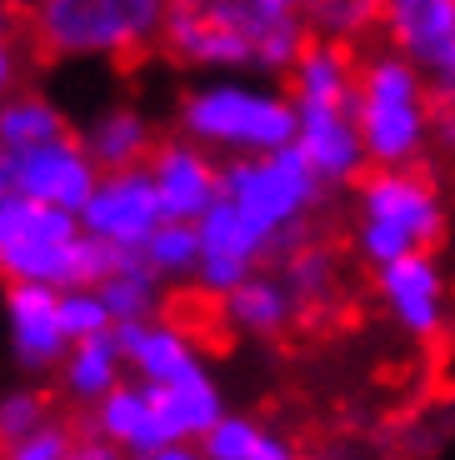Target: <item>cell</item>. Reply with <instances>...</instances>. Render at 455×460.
I'll list each match as a JSON object with an SVG mask.
<instances>
[{"mask_svg": "<svg viewBox=\"0 0 455 460\" xmlns=\"http://www.w3.org/2000/svg\"><path fill=\"white\" fill-rule=\"evenodd\" d=\"M451 230L445 200L415 165H370L355 181L351 245L370 270L410 251H435Z\"/></svg>", "mask_w": 455, "mask_h": 460, "instance_id": "cell-1", "label": "cell"}, {"mask_svg": "<svg viewBox=\"0 0 455 460\" xmlns=\"http://www.w3.org/2000/svg\"><path fill=\"white\" fill-rule=\"evenodd\" d=\"M435 95L425 70L386 40L361 60L355 91V126L365 136L370 165H421L435 140Z\"/></svg>", "mask_w": 455, "mask_h": 460, "instance_id": "cell-2", "label": "cell"}, {"mask_svg": "<svg viewBox=\"0 0 455 460\" xmlns=\"http://www.w3.org/2000/svg\"><path fill=\"white\" fill-rule=\"evenodd\" d=\"M296 101L290 91H271V85L251 81H205L185 91L175 126L181 136L201 140L216 155H265L275 146L296 140Z\"/></svg>", "mask_w": 455, "mask_h": 460, "instance_id": "cell-3", "label": "cell"}, {"mask_svg": "<svg viewBox=\"0 0 455 460\" xmlns=\"http://www.w3.org/2000/svg\"><path fill=\"white\" fill-rule=\"evenodd\" d=\"M220 190L271 230L281 255L300 235H310L316 210L330 200V185L320 181V171L306 161V150L296 140L265 150V155H226L220 161Z\"/></svg>", "mask_w": 455, "mask_h": 460, "instance_id": "cell-4", "label": "cell"}, {"mask_svg": "<svg viewBox=\"0 0 455 460\" xmlns=\"http://www.w3.org/2000/svg\"><path fill=\"white\" fill-rule=\"evenodd\" d=\"M171 0H35V31L56 56L105 60L160 40Z\"/></svg>", "mask_w": 455, "mask_h": 460, "instance_id": "cell-5", "label": "cell"}, {"mask_svg": "<svg viewBox=\"0 0 455 460\" xmlns=\"http://www.w3.org/2000/svg\"><path fill=\"white\" fill-rule=\"evenodd\" d=\"M80 210L50 206L35 196H0V276L46 280V286H85L80 280Z\"/></svg>", "mask_w": 455, "mask_h": 460, "instance_id": "cell-6", "label": "cell"}, {"mask_svg": "<svg viewBox=\"0 0 455 460\" xmlns=\"http://www.w3.org/2000/svg\"><path fill=\"white\" fill-rule=\"evenodd\" d=\"M370 276H376V296L400 335H410L415 345H435L451 331V280H445L435 251H410L400 261L376 265Z\"/></svg>", "mask_w": 455, "mask_h": 460, "instance_id": "cell-7", "label": "cell"}, {"mask_svg": "<svg viewBox=\"0 0 455 460\" xmlns=\"http://www.w3.org/2000/svg\"><path fill=\"white\" fill-rule=\"evenodd\" d=\"M160 220H165V206H160L156 175H150L146 161L101 171L91 200L80 206V226L91 235H101V241L120 245V251H140Z\"/></svg>", "mask_w": 455, "mask_h": 460, "instance_id": "cell-8", "label": "cell"}, {"mask_svg": "<svg viewBox=\"0 0 455 460\" xmlns=\"http://www.w3.org/2000/svg\"><path fill=\"white\" fill-rule=\"evenodd\" d=\"M11 155V185L21 196L50 200V206L80 210L91 200L95 181H101V161L91 155V146L76 136H56L46 146L31 150H5Z\"/></svg>", "mask_w": 455, "mask_h": 460, "instance_id": "cell-9", "label": "cell"}, {"mask_svg": "<svg viewBox=\"0 0 455 460\" xmlns=\"http://www.w3.org/2000/svg\"><path fill=\"white\" fill-rule=\"evenodd\" d=\"M160 40H165V50L191 70H210V75L255 70L251 31H240L236 21H226V15H216V11H195V5H175L171 0V15H165Z\"/></svg>", "mask_w": 455, "mask_h": 460, "instance_id": "cell-10", "label": "cell"}, {"mask_svg": "<svg viewBox=\"0 0 455 460\" xmlns=\"http://www.w3.org/2000/svg\"><path fill=\"white\" fill-rule=\"evenodd\" d=\"M5 321L11 350L25 370H60L70 356V335L60 325V286L46 280H5Z\"/></svg>", "mask_w": 455, "mask_h": 460, "instance_id": "cell-11", "label": "cell"}, {"mask_svg": "<svg viewBox=\"0 0 455 460\" xmlns=\"http://www.w3.org/2000/svg\"><path fill=\"white\" fill-rule=\"evenodd\" d=\"M146 165H150V175H156L165 220H201L205 210L226 196V190H220L216 150H205L201 140H191V136L156 140V150H150Z\"/></svg>", "mask_w": 455, "mask_h": 460, "instance_id": "cell-12", "label": "cell"}, {"mask_svg": "<svg viewBox=\"0 0 455 460\" xmlns=\"http://www.w3.org/2000/svg\"><path fill=\"white\" fill-rule=\"evenodd\" d=\"M296 146L306 150V161L320 171L330 190H345L370 171L365 155V136L355 126V111L345 105H296Z\"/></svg>", "mask_w": 455, "mask_h": 460, "instance_id": "cell-13", "label": "cell"}, {"mask_svg": "<svg viewBox=\"0 0 455 460\" xmlns=\"http://www.w3.org/2000/svg\"><path fill=\"white\" fill-rule=\"evenodd\" d=\"M111 335H115V345L126 350L130 370H136L140 380H150V385H175V380L205 370L201 345L171 321H156V315H150V321H115Z\"/></svg>", "mask_w": 455, "mask_h": 460, "instance_id": "cell-14", "label": "cell"}, {"mask_svg": "<svg viewBox=\"0 0 455 460\" xmlns=\"http://www.w3.org/2000/svg\"><path fill=\"white\" fill-rule=\"evenodd\" d=\"M95 436H105L111 446H120V456H136V460H156L165 446H175L165 420H160V405L156 391L146 380H120L111 395L95 401V420H91Z\"/></svg>", "mask_w": 455, "mask_h": 460, "instance_id": "cell-15", "label": "cell"}, {"mask_svg": "<svg viewBox=\"0 0 455 460\" xmlns=\"http://www.w3.org/2000/svg\"><path fill=\"white\" fill-rule=\"evenodd\" d=\"M380 31L421 70L455 50V0H380Z\"/></svg>", "mask_w": 455, "mask_h": 460, "instance_id": "cell-16", "label": "cell"}, {"mask_svg": "<svg viewBox=\"0 0 455 460\" xmlns=\"http://www.w3.org/2000/svg\"><path fill=\"white\" fill-rule=\"evenodd\" d=\"M290 101L296 105H345L355 111V91H361V60L345 50V40L330 35H310L300 60L290 66Z\"/></svg>", "mask_w": 455, "mask_h": 460, "instance_id": "cell-17", "label": "cell"}, {"mask_svg": "<svg viewBox=\"0 0 455 460\" xmlns=\"http://www.w3.org/2000/svg\"><path fill=\"white\" fill-rule=\"evenodd\" d=\"M220 305H226L230 331L251 335V341H275V335H285L300 315V300L290 296L285 276H265V270L245 276L230 296H220Z\"/></svg>", "mask_w": 455, "mask_h": 460, "instance_id": "cell-18", "label": "cell"}, {"mask_svg": "<svg viewBox=\"0 0 455 460\" xmlns=\"http://www.w3.org/2000/svg\"><path fill=\"white\" fill-rule=\"evenodd\" d=\"M195 226H201V255H220V261L251 265V270H261L271 255H281V245H275L271 230H265L261 220L245 216L230 196H220Z\"/></svg>", "mask_w": 455, "mask_h": 460, "instance_id": "cell-19", "label": "cell"}, {"mask_svg": "<svg viewBox=\"0 0 455 460\" xmlns=\"http://www.w3.org/2000/svg\"><path fill=\"white\" fill-rule=\"evenodd\" d=\"M150 391H156L160 420H165L171 440H185V446H201V440L210 436V426L226 415V395H220V385H216L210 370L185 376V380H175V385H150Z\"/></svg>", "mask_w": 455, "mask_h": 460, "instance_id": "cell-20", "label": "cell"}, {"mask_svg": "<svg viewBox=\"0 0 455 460\" xmlns=\"http://www.w3.org/2000/svg\"><path fill=\"white\" fill-rule=\"evenodd\" d=\"M126 366H130V360H126V350L115 345V335L101 331V335H85V341L70 345V356H66V366H60V376H66L70 401L95 405L101 395H111L115 385H120V370H126Z\"/></svg>", "mask_w": 455, "mask_h": 460, "instance_id": "cell-21", "label": "cell"}, {"mask_svg": "<svg viewBox=\"0 0 455 460\" xmlns=\"http://www.w3.org/2000/svg\"><path fill=\"white\" fill-rule=\"evenodd\" d=\"M85 146H91V155L101 161V171L140 165V161H150V150H156V130H150V120L136 105H111V111H101L91 120Z\"/></svg>", "mask_w": 455, "mask_h": 460, "instance_id": "cell-22", "label": "cell"}, {"mask_svg": "<svg viewBox=\"0 0 455 460\" xmlns=\"http://www.w3.org/2000/svg\"><path fill=\"white\" fill-rule=\"evenodd\" d=\"M205 460H290L296 456V440H285L275 426L255 420V415H220L210 436L201 440Z\"/></svg>", "mask_w": 455, "mask_h": 460, "instance_id": "cell-23", "label": "cell"}, {"mask_svg": "<svg viewBox=\"0 0 455 460\" xmlns=\"http://www.w3.org/2000/svg\"><path fill=\"white\" fill-rule=\"evenodd\" d=\"M160 286H165V280L150 270L146 255L126 251V255H120V265H115L95 290H101L105 311H111L115 321H150V315L160 311Z\"/></svg>", "mask_w": 455, "mask_h": 460, "instance_id": "cell-24", "label": "cell"}, {"mask_svg": "<svg viewBox=\"0 0 455 460\" xmlns=\"http://www.w3.org/2000/svg\"><path fill=\"white\" fill-rule=\"evenodd\" d=\"M281 276L290 286V296L300 300V311H320L335 290V251L326 241H310L300 235L290 251L281 255Z\"/></svg>", "mask_w": 455, "mask_h": 460, "instance_id": "cell-25", "label": "cell"}, {"mask_svg": "<svg viewBox=\"0 0 455 460\" xmlns=\"http://www.w3.org/2000/svg\"><path fill=\"white\" fill-rule=\"evenodd\" d=\"M56 136H70V126L46 95H11V101H0V146L5 150H31Z\"/></svg>", "mask_w": 455, "mask_h": 460, "instance_id": "cell-26", "label": "cell"}, {"mask_svg": "<svg viewBox=\"0 0 455 460\" xmlns=\"http://www.w3.org/2000/svg\"><path fill=\"white\" fill-rule=\"evenodd\" d=\"M160 280H195L201 270V226L195 220H160L150 230V241L140 245Z\"/></svg>", "mask_w": 455, "mask_h": 460, "instance_id": "cell-27", "label": "cell"}, {"mask_svg": "<svg viewBox=\"0 0 455 460\" xmlns=\"http://www.w3.org/2000/svg\"><path fill=\"white\" fill-rule=\"evenodd\" d=\"M310 35H330V40H361L370 25H380V0H316L306 11Z\"/></svg>", "mask_w": 455, "mask_h": 460, "instance_id": "cell-28", "label": "cell"}, {"mask_svg": "<svg viewBox=\"0 0 455 460\" xmlns=\"http://www.w3.org/2000/svg\"><path fill=\"white\" fill-rule=\"evenodd\" d=\"M60 325H66L70 345L85 341V335H101L115 325V315L105 311V300L95 286H66L60 290Z\"/></svg>", "mask_w": 455, "mask_h": 460, "instance_id": "cell-29", "label": "cell"}, {"mask_svg": "<svg viewBox=\"0 0 455 460\" xmlns=\"http://www.w3.org/2000/svg\"><path fill=\"white\" fill-rule=\"evenodd\" d=\"M5 456L11 460H70L76 456V436H70V426H60V420L46 415V420H40L25 440H15Z\"/></svg>", "mask_w": 455, "mask_h": 460, "instance_id": "cell-30", "label": "cell"}, {"mask_svg": "<svg viewBox=\"0 0 455 460\" xmlns=\"http://www.w3.org/2000/svg\"><path fill=\"white\" fill-rule=\"evenodd\" d=\"M40 420H46V401L35 391H11L0 401V446L11 450L15 440H25Z\"/></svg>", "mask_w": 455, "mask_h": 460, "instance_id": "cell-31", "label": "cell"}, {"mask_svg": "<svg viewBox=\"0 0 455 460\" xmlns=\"http://www.w3.org/2000/svg\"><path fill=\"white\" fill-rule=\"evenodd\" d=\"M425 81H431V95H435L441 105H455V50L441 60V66L425 70Z\"/></svg>", "mask_w": 455, "mask_h": 460, "instance_id": "cell-32", "label": "cell"}, {"mask_svg": "<svg viewBox=\"0 0 455 460\" xmlns=\"http://www.w3.org/2000/svg\"><path fill=\"white\" fill-rule=\"evenodd\" d=\"M435 140H441L445 150H455V105L435 101Z\"/></svg>", "mask_w": 455, "mask_h": 460, "instance_id": "cell-33", "label": "cell"}, {"mask_svg": "<svg viewBox=\"0 0 455 460\" xmlns=\"http://www.w3.org/2000/svg\"><path fill=\"white\" fill-rule=\"evenodd\" d=\"M11 81H15V56H11V46L0 40V95L11 91Z\"/></svg>", "mask_w": 455, "mask_h": 460, "instance_id": "cell-34", "label": "cell"}, {"mask_svg": "<svg viewBox=\"0 0 455 460\" xmlns=\"http://www.w3.org/2000/svg\"><path fill=\"white\" fill-rule=\"evenodd\" d=\"M11 155H5V146H0V196H11Z\"/></svg>", "mask_w": 455, "mask_h": 460, "instance_id": "cell-35", "label": "cell"}, {"mask_svg": "<svg viewBox=\"0 0 455 460\" xmlns=\"http://www.w3.org/2000/svg\"><path fill=\"white\" fill-rule=\"evenodd\" d=\"M285 5H296V11H310V5H316V0H285Z\"/></svg>", "mask_w": 455, "mask_h": 460, "instance_id": "cell-36", "label": "cell"}, {"mask_svg": "<svg viewBox=\"0 0 455 460\" xmlns=\"http://www.w3.org/2000/svg\"><path fill=\"white\" fill-rule=\"evenodd\" d=\"M0 5H35V0H0Z\"/></svg>", "mask_w": 455, "mask_h": 460, "instance_id": "cell-37", "label": "cell"}]
</instances>
